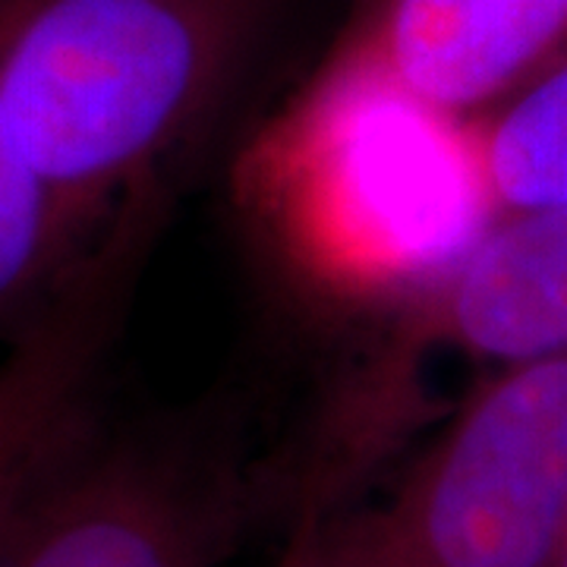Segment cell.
<instances>
[{
	"mask_svg": "<svg viewBox=\"0 0 567 567\" xmlns=\"http://www.w3.org/2000/svg\"><path fill=\"white\" fill-rule=\"evenodd\" d=\"M410 316L401 341L488 375L567 353V205L495 215Z\"/></svg>",
	"mask_w": 567,
	"mask_h": 567,
	"instance_id": "cell-5",
	"label": "cell"
},
{
	"mask_svg": "<svg viewBox=\"0 0 567 567\" xmlns=\"http://www.w3.org/2000/svg\"><path fill=\"white\" fill-rule=\"evenodd\" d=\"M379 567H548L567 527V353L470 391L385 498L334 514Z\"/></svg>",
	"mask_w": 567,
	"mask_h": 567,
	"instance_id": "cell-2",
	"label": "cell"
},
{
	"mask_svg": "<svg viewBox=\"0 0 567 567\" xmlns=\"http://www.w3.org/2000/svg\"><path fill=\"white\" fill-rule=\"evenodd\" d=\"M237 517L234 483L92 429L0 533V567H215Z\"/></svg>",
	"mask_w": 567,
	"mask_h": 567,
	"instance_id": "cell-3",
	"label": "cell"
},
{
	"mask_svg": "<svg viewBox=\"0 0 567 567\" xmlns=\"http://www.w3.org/2000/svg\"><path fill=\"white\" fill-rule=\"evenodd\" d=\"M111 237L92 240L70 218L0 99V331L20 334L44 316Z\"/></svg>",
	"mask_w": 567,
	"mask_h": 567,
	"instance_id": "cell-7",
	"label": "cell"
},
{
	"mask_svg": "<svg viewBox=\"0 0 567 567\" xmlns=\"http://www.w3.org/2000/svg\"><path fill=\"white\" fill-rule=\"evenodd\" d=\"M464 130L492 218L567 205V66Z\"/></svg>",
	"mask_w": 567,
	"mask_h": 567,
	"instance_id": "cell-8",
	"label": "cell"
},
{
	"mask_svg": "<svg viewBox=\"0 0 567 567\" xmlns=\"http://www.w3.org/2000/svg\"><path fill=\"white\" fill-rule=\"evenodd\" d=\"M331 61L464 130L567 66V0H372Z\"/></svg>",
	"mask_w": 567,
	"mask_h": 567,
	"instance_id": "cell-4",
	"label": "cell"
},
{
	"mask_svg": "<svg viewBox=\"0 0 567 567\" xmlns=\"http://www.w3.org/2000/svg\"><path fill=\"white\" fill-rule=\"evenodd\" d=\"M275 567H379L347 533L341 517L306 520L293 527V536Z\"/></svg>",
	"mask_w": 567,
	"mask_h": 567,
	"instance_id": "cell-9",
	"label": "cell"
},
{
	"mask_svg": "<svg viewBox=\"0 0 567 567\" xmlns=\"http://www.w3.org/2000/svg\"><path fill=\"white\" fill-rule=\"evenodd\" d=\"M548 567H567V527L565 536H561V543H558V551H555V558H551V565Z\"/></svg>",
	"mask_w": 567,
	"mask_h": 567,
	"instance_id": "cell-10",
	"label": "cell"
},
{
	"mask_svg": "<svg viewBox=\"0 0 567 567\" xmlns=\"http://www.w3.org/2000/svg\"><path fill=\"white\" fill-rule=\"evenodd\" d=\"M275 0H0V99L92 240L189 140Z\"/></svg>",
	"mask_w": 567,
	"mask_h": 567,
	"instance_id": "cell-1",
	"label": "cell"
},
{
	"mask_svg": "<svg viewBox=\"0 0 567 567\" xmlns=\"http://www.w3.org/2000/svg\"><path fill=\"white\" fill-rule=\"evenodd\" d=\"M123 265L126 240L102 249L0 360V533L41 480L95 429L92 379Z\"/></svg>",
	"mask_w": 567,
	"mask_h": 567,
	"instance_id": "cell-6",
	"label": "cell"
}]
</instances>
